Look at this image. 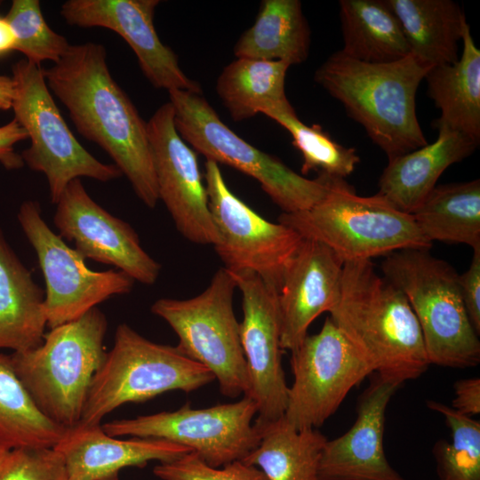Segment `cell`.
<instances>
[{"label":"cell","mask_w":480,"mask_h":480,"mask_svg":"<svg viewBox=\"0 0 480 480\" xmlns=\"http://www.w3.org/2000/svg\"><path fill=\"white\" fill-rule=\"evenodd\" d=\"M431 68L412 54L388 63H366L332 53L314 79L342 103L388 160L428 144L416 115V92Z\"/></svg>","instance_id":"3957f363"},{"label":"cell","mask_w":480,"mask_h":480,"mask_svg":"<svg viewBox=\"0 0 480 480\" xmlns=\"http://www.w3.org/2000/svg\"><path fill=\"white\" fill-rule=\"evenodd\" d=\"M452 408L458 412L474 416L480 413V379H463L454 383V398Z\"/></svg>","instance_id":"f35d334b"},{"label":"cell","mask_w":480,"mask_h":480,"mask_svg":"<svg viewBox=\"0 0 480 480\" xmlns=\"http://www.w3.org/2000/svg\"><path fill=\"white\" fill-rule=\"evenodd\" d=\"M399 386L379 375L373 379L359 399L352 427L326 441L320 480H405L389 464L383 445L386 409Z\"/></svg>","instance_id":"ffe728a7"},{"label":"cell","mask_w":480,"mask_h":480,"mask_svg":"<svg viewBox=\"0 0 480 480\" xmlns=\"http://www.w3.org/2000/svg\"><path fill=\"white\" fill-rule=\"evenodd\" d=\"M383 276L406 296L419 322L429 364L467 368L480 363V341L466 311L459 274L428 249L385 256Z\"/></svg>","instance_id":"5b68a950"},{"label":"cell","mask_w":480,"mask_h":480,"mask_svg":"<svg viewBox=\"0 0 480 480\" xmlns=\"http://www.w3.org/2000/svg\"><path fill=\"white\" fill-rule=\"evenodd\" d=\"M230 273L243 299L240 339L249 378L244 396L256 403L255 421L276 420L284 415L289 389L282 366L278 290L255 273Z\"/></svg>","instance_id":"2e32d148"},{"label":"cell","mask_w":480,"mask_h":480,"mask_svg":"<svg viewBox=\"0 0 480 480\" xmlns=\"http://www.w3.org/2000/svg\"><path fill=\"white\" fill-rule=\"evenodd\" d=\"M344 261L328 246L303 238L282 276L278 291L281 347L294 350L311 323L339 298Z\"/></svg>","instance_id":"d6986e66"},{"label":"cell","mask_w":480,"mask_h":480,"mask_svg":"<svg viewBox=\"0 0 480 480\" xmlns=\"http://www.w3.org/2000/svg\"><path fill=\"white\" fill-rule=\"evenodd\" d=\"M168 93L175 127L183 140L206 160L227 164L255 179L284 213L310 209L340 179L322 173L314 180L307 179L235 133L202 93L180 90Z\"/></svg>","instance_id":"52a82bcc"},{"label":"cell","mask_w":480,"mask_h":480,"mask_svg":"<svg viewBox=\"0 0 480 480\" xmlns=\"http://www.w3.org/2000/svg\"><path fill=\"white\" fill-rule=\"evenodd\" d=\"M17 217L44 278V306L51 329L79 318L112 296L132 291L134 280L124 272L89 268L85 259L50 228L38 202H23Z\"/></svg>","instance_id":"7c38bea8"},{"label":"cell","mask_w":480,"mask_h":480,"mask_svg":"<svg viewBox=\"0 0 480 480\" xmlns=\"http://www.w3.org/2000/svg\"><path fill=\"white\" fill-rule=\"evenodd\" d=\"M460 295L476 332L480 333V247L473 249V257L468 269L459 274Z\"/></svg>","instance_id":"8d00e7d4"},{"label":"cell","mask_w":480,"mask_h":480,"mask_svg":"<svg viewBox=\"0 0 480 480\" xmlns=\"http://www.w3.org/2000/svg\"><path fill=\"white\" fill-rule=\"evenodd\" d=\"M44 292L0 228V348L22 352L40 346L47 319Z\"/></svg>","instance_id":"603a6c76"},{"label":"cell","mask_w":480,"mask_h":480,"mask_svg":"<svg viewBox=\"0 0 480 480\" xmlns=\"http://www.w3.org/2000/svg\"><path fill=\"white\" fill-rule=\"evenodd\" d=\"M64 431L39 410L11 356L0 354V449L54 447Z\"/></svg>","instance_id":"4dcf8cb0"},{"label":"cell","mask_w":480,"mask_h":480,"mask_svg":"<svg viewBox=\"0 0 480 480\" xmlns=\"http://www.w3.org/2000/svg\"><path fill=\"white\" fill-rule=\"evenodd\" d=\"M310 47V29L299 0H263L254 23L234 46L237 59L304 62Z\"/></svg>","instance_id":"484cf974"},{"label":"cell","mask_w":480,"mask_h":480,"mask_svg":"<svg viewBox=\"0 0 480 480\" xmlns=\"http://www.w3.org/2000/svg\"><path fill=\"white\" fill-rule=\"evenodd\" d=\"M53 222L58 235L73 242L84 259L114 266L134 282L156 283L160 264L145 252L131 225L97 204L80 179L70 181L60 195Z\"/></svg>","instance_id":"e0dca14e"},{"label":"cell","mask_w":480,"mask_h":480,"mask_svg":"<svg viewBox=\"0 0 480 480\" xmlns=\"http://www.w3.org/2000/svg\"><path fill=\"white\" fill-rule=\"evenodd\" d=\"M147 130L158 198L187 240L214 245L219 236L196 152L179 134L170 101L156 110Z\"/></svg>","instance_id":"9a60e30c"},{"label":"cell","mask_w":480,"mask_h":480,"mask_svg":"<svg viewBox=\"0 0 480 480\" xmlns=\"http://www.w3.org/2000/svg\"><path fill=\"white\" fill-rule=\"evenodd\" d=\"M329 313L380 377L401 385L428 370L421 330L406 296L371 260L344 262L339 298Z\"/></svg>","instance_id":"7a4b0ae2"},{"label":"cell","mask_w":480,"mask_h":480,"mask_svg":"<svg viewBox=\"0 0 480 480\" xmlns=\"http://www.w3.org/2000/svg\"><path fill=\"white\" fill-rule=\"evenodd\" d=\"M54 448L63 457L68 480H117L126 467H145L151 460H175L193 451L157 438L118 439L100 424L79 421L66 428Z\"/></svg>","instance_id":"44dd1931"},{"label":"cell","mask_w":480,"mask_h":480,"mask_svg":"<svg viewBox=\"0 0 480 480\" xmlns=\"http://www.w3.org/2000/svg\"><path fill=\"white\" fill-rule=\"evenodd\" d=\"M43 72L78 132L100 146L137 196L154 208L159 198L147 123L112 77L105 47L91 42L70 45Z\"/></svg>","instance_id":"6da1fadb"},{"label":"cell","mask_w":480,"mask_h":480,"mask_svg":"<svg viewBox=\"0 0 480 480\" xmlns=\"http://www.w3.org/2000/svg\"><path fill=\"white\" fill-rule=\"evenodd\" d=\"M15 38V50L26 60L41 66L45 60L58 62L70 45L66 37L46 23L38 0H13L5 16Z\"/></svg>","instance_id":"836d02e7"},{"label":"cell","mask_w":480,"mask_h":480,"mask_svg":"<svg viewBox=\"0 0 480 480\" xmlns=\"http://www.w3.org/2000/svg\"><path fill=\"white\" fill-rule=\"evenodd\" d=\"M0 480H68L65 462L54 447L0 449Z\"/></svg>","instance_id":"e575fe53"},{"label":"cell","mask_w":480,"mask_h":480,"mask_svg":"<svg viewBox=\"0 0 480 480\" xmlns=\"http://www.w3.org/2000/svg\"><path fill=\"white\" fill-rule=\"evenodd\" d=\"M15 95V82L12 76L0 75V109L12 108Z\"/></svg>","instance_id":"ab89813d"},{"label":"cell","mask_w":480,"mask_h":480,"mask_svg":"<svg viewBox=\"0 0 480 480\" xmlns=\"http://www.w3.org/2000/svg\"><path fill=\"white\" fill-rule=\"evenodd\" d=\"M278 222L303 238L318 241L344 262L371 260L404 249H430L412 215L376 194L361 196L345 179H338L310 209L284 213Z\"/></svg>","instance_id":"8992f818"},{"label":"cell","mask_w":480,"mask_h":480,"mask_svg":"<svg viewBox=\"0 0 480 480\" xmlns=\"http://www.w3.org/2000/svg\"><path fill=\"white\" fill-rule=\"evenodd\" d=\"M153 473L161 480H268L257 467L236 460L213 468L194 452L180 458L156 465Z\"/></svg>","instance_id":"d590c367"},{"label":"cell","mask_w":480,"mask_h":480,"mask_svg":"<svg viewBox=\"0 0 480 480\" xmlns=\"http://www.w3.org/2000/svg\"><path fill=\"white\" fill-rule=\"evenodd\" d=\"M16 38L5 17L0 16V55L15 50Z\"/></svg>","instance_id":"60d3db41"},{"label":"cell","mask_w":480,"mask_h":480,"mask_svg":"<svg viewBox=\"0 0 480 480\" xmlns=\"http://www.w3.org/2000/svg\"><path fill=\"white\" fill-rule=\"evenodd\" d=\"M412 215L431 243L480 247V180L436 186Z\"/></svg>","instance_id":"f1b7e54d"},{"label":"cell","mask_w":480,"mask_h":480,"mask_svg":"<svg viewBox=\"0 0 480 480\" xmlns=\"http://www.w3.org/2000/svg\"><path fill=\"white\" fill-rule=\"evenodd\" d=\"M293 383L284 417L297 430L321 427L372 367L327 317L319 332L291 351Z\"/></svg>","instance_id":"5bb4252c"},{"label":"cell","mask_w":480,"mask_h":480,"mask_svg":"<svg viewBox=\"0 0 480 480\" xmlns=\"http://www.w3.org/2000/svg\"><path fill=\"white\" fill-rule=\"evenodd\" d=\"M235 279L219 268L200 294L188 299L162 298L151 312L163 318L179 338L177 346L188 357L206 367L229 397L246 396L249 378L233 308Z\"/></svg>","instance_id":"9c48e42d"},{"label":"cell","mask_w":480,"mask_h":480,"mask_svg":"<svg viewBox=\"0 0 480 480\" xmlns=\"http://www.w3.org/2000/svg\"><path fill=\"white\" fill-rule=\"evenodd\" d=\"M260 444L243 461L259 468L268 480H320L319 465L327 438L317 429L297 430L284 417L254 420Z\"/></svg>","instance_id":"4316f807"},{"label":"cell","mask_w":480,"mask_h":480,"mask_svg":"<svg viewBox=\"0 0 480 480\" xmlns=\"http://www.w3.org/2000/svg\"><path fill=\"white\" fill-rule=\"evenodd\" d=\"M462 53L458 60L433 67L425 76L428 95L440 109L433 123L480 140V51L468 23L462 34Z\"/></svg>","instance_id":"cb8c5ba5"},{"label":"cell","mask_w":480,"mask_h":480,"mask_svg":"<svg viewBox=\"0 0 480 480\" xmlns=\"http://www.w3.org/2000/svg\"><path fill=\"white\" fill-rule=\"evenodd\" d=\"M26 139L27 132L15 119L0 126V163L4 168L20 169L24 165L21 156L15 152L13 146Z\"/></svg>","instance_id":"74e56055"},{"label":"cell","mask_w":480,"mask_h":480,"mask_svg":"<svg viewBox=\"0 0 480 480\" xmlns=\"http://www.w3.org/2000/svg\"><path fill=\"white\" fill-rule=\"evenodd\" d=\"M258 412L248 396L237 402L194 409L186 404L173 412L108 421L101 427L111 436L157 438L191 449L206 464L220 468L243 460L260 444L252 424Z\"/></svg>","instance_id":"8fae6325"},{"label":"cell","mask_w":480,"mask_h":480,"mask_svg":"<svg viewBox=\"0 0 480 480\" xmlns=\"http://www.w3.org/2000/svg\"><path fill=\"white\" fill-rule=\"evenodd\" d=\"M261 114L284 127L292 138V145L302 156L301 173L317 172L332 177L345 179L360 162L355 148L336 142L319 124L302 123L293 107L271 108Z\"/></svg>","instance_id":"1f68e13d"},{"label":"cell","mask_w":480,"mask_h":480,"mask_svg":"<svg viewBox=\"0 0 480 480\" xmlns=\"http://www.w3.org/2000/svg\"><path fill=\"white\" fill-rule=\"evenodd\" d=\"M345 55L366 63H388L411 54L400 22L385 0H340Z\"/></svg>","instance_id":"83f0119b"},{"label":"cell","mask_w":480,"mask_h":480,"mask_svg":"<svg viewBox=\"0 0 480 480\" xmlns=\"http://www.w3.org/2000/svg\"><path fill=\"white\" fill-rule=\"evenodd\" d=\"M427 405L451 429L452 440L438 441L433 449L439 480H480V421L440 402L429 400Z\"/></svg>","instance_id":"d6a6232c"},{"label":"cell","mask_w":480,"mask_h":480,"mask_svg":"<svg viewBox=\"0 0 480 480\" xmlns=\"http://www.w3.org/2000/svg\"><path fill=\"white\" fill-rule=\"evenodd\" d=\"M291 65L282 60L236 59L227 65L216 92L231 118L239 122L271 108H290L285 76Z\"/></svg>","instance_id":"f546056e"},{"label":"cell","mask_w":480,"mask_h":480,"mask_svg":"<svg viewBox=\"0 0 480 480\" xmlns=\"http://www.w3.org/2000/svg\"><path fill=\"white\" fill-rule=\"evenodd\" d=\"M12 78L14 119L30 140L20 156L31 170L44 174L52 204L75 179L107 182L123 175L114 164L95 158L73 135L52 99L41 66L20 60L12 67Z\"/></svg>","instance_id":"30bf717a"},{"label":"cell","mask_w":480,"mask_h":480,"mask_svg":"<svg viewBox=\"0 0 480 480\" xmlns=\"http://www.w3.org/2000/svg\"><path fill=\"white\" fill-rule=\"evenodd\" d=\"M158 0H68L60 15L70 26L100 27L118 34L134 52L140 68L156 89L202 93L188 77L175 52L160 40L154 25Z\"/></svg>","instance_id":"ac0fdd59"},{"label":"cell","mask_w":480,"mask_h":480,"mask_svg":"<svg viewBox=\"0 0 480 480\" xmlns=\"http://www.w3.org/2000/svg\"><path fill=\"white\" fill-rule=\"evenodd\" d=\"M398 19L411 54L433 68L459 59V44L468 24L452 0H385Z\"/></svg>","instance_id":"d4e9b609"},{"label":"cell","mask_w":480,"mask_h":480,"mask_svg":"<svg viewBox=\"0 0 480 480\" xmlns=\"http://www.w3.org/2000/svg\"><path fill=\"white\" fill-rule=\"evenodd\" d=\"M108 321L96 307L44 335L36 348L13 352L14 372L39 410L63 428L77 424L107 351Z\"/></svg>","instance_id":"277c9868"},{"label":"cell","mask_w":480,"mask_h":480,"mask_svg":"<svg viewBox=\"0 0 480 480\" xmlns=\"http://www.w3.org/2000/svg\"><path fill=\"white\" fill-rule=\"evenodd\" d=\"M214 380L178 347L155 343L121 324L113 348L92 378L80 421L100 424L124 404L142 403L172 390L191 392Z\"/></svg>","instance_id":"ba28073f"},{"label":"cell","mask_w":480,"mask_h":480,"mask_svg":"<svg viewBox=\"0 0 480 480\" xmlns=\"http://www.w3.org/2000/svg\"><path fill=\"white\" fill-rule=\"evenodd\" d=\"M205 188L218 233L215 252L229 272H252L278 291L303 237L292 228L267 220L230 191L219 164L206 160Z\"/></svg>","instance_id":"4fadbf2b"},{"label":"cell","mask_w":480,"mask_h":480,"mask_svg":"<svg viewBox=\"0 0 480 480\" xmlns=\"http://www.w3.org/2000/svg\"><path fill=\"white\" fill-rule=\"evenodd\" d=\"M435 142L388 160L379 180L378 195L396 209L412 214L443 172L468 157L479 141L448 128H437Z\"/></svg>","instance_id":"7402d4cb"}]
</instances>
